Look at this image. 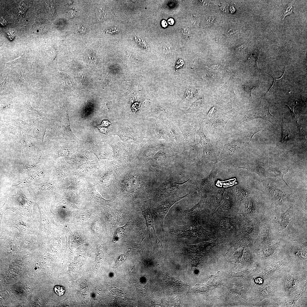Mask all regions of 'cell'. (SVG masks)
I'll use <instances>...</instances> for the list:
<instances>
[{"mask_svg":"<svg viewBox=\"0 0 307 307\" xmlns=\"http://www.w3.org/2000/svg\"><path fill=\"white\" fill-rule=\"evenodd\" d=\"M233 191L238 200L241 201L248 197L250 192L248 189L241 185H237L233 188Z\"/></svg>","mask_w":307,"mask_h":307,"instance_id":"18","label":"cell"},{"mask_svg":"<svg viewBox=\"0 0 307 307\" xmlns=\"http://www.w3.org/2000/svg\"><path fill=\"white\" fill-rule=\"evenodd\" d=\"M282 123L283 137L281 141L284 142L292 139V134L291 133L289 127H287L283 121Z\"/></svg>","mask_w":307,"mask_h":307,"instance_id":"23","label":"cell"},{"mask_svg":"<svg viewBox=\"0 0 307 307\" xmlns=\"http://www.w3.org/2000/svg\"><path fill=\"white\" fill-rule=\"evenodd\" d=\"M7 79L5 78L3 81L0 84V92H3L4 90H5L7 86Z\"/></svg>","mask_w":307,"mask_h":307,"instance_id":"33","label":"cell"},{"mask_svg":"<svg viewBox=\"0 0 307 307\" xmlns=\"http://www.w3.org/2000/svg\"><path fill=\"white\" fill-rule=\"evenodd\" d=\"M260 238V242L262 244L267 243L271 241L272 236L269 226L266 225L263 227Z\"/></svg>","mask_w":307,"mask_h":307,"instance_id":"20","label":"cell"},{"mask_svg":"<svg viewBox=\"0 0 307 307\" xmlns=\"http://www.w3.org/2000/svg\"><path fill=\"white\" fill-rule=\"evenodd\" d=\"M129 223H130L128 222L124 226L120 227L117 229L113 237L114 241L116 242L123 237L126 229L129 225Z\"/></svg>","mask_w":307,"mask_h":307,"instance_id":"24","label":"cell"},{"mask_svg":"<svg viewBox=\"0 0 307 307\" xmlns=\"http://www.w3.org/2000/svg\"><path fill=\"white\" fill-rule=\"evenodd\" d=\"M245 226L244 228L242 233L244 235L247 236L250 234L252 231L254 229L253 225L252 224L247 225Z\"/></svg>","mask_w":307,"mask_h":307,"instance_id":"29","label":"cell"},{"mask_svg":"<svg viewBox=\"0 0 307 307\" xmlns=\"http://www.w3.org/2000/svg\"><path fill=\"white\" fill-rule=\"evenodd\" d=\"M242 209L243 213L246 215L253 213L256 209L255 204L253 199L251 198L244 199L242 202Z\"/></svg>","mask_w":307,"mask_h":307,"instance_id":"17","label":"cell"},{"mask_svg":"<svg viewBox=\"0 0 307 307\" xmlns=\"http://www.w3.org/2000/svg\"><path fill=\"white\" fill-rule=\"evenodd\" d=\"M134 39L135 41L141 47L145 49L147 48V44L141 37L139 36H135Z\"/></svg>","mask_w":307,"mask_h":307,"instance_id":"28","label":"cell"},{"mask_svg":"<svg viewBox=\"0 0 307 307\" xmlns=\"http://www.w3.org/2000/svg\"><path fill=\"white\" fill-rule=\"evenodd\" d=\"M204 122L202 118L200 121L199 128L196 132L200 136L199 144H200L203 148V154L200 158L201 162L203 164L211 161L216 162L218 156L217 148L211 144L209 139L204 134Z\"/></svg>","mask_w":307,"mask_h":307,"instance_id":"4","label":"cell"},{"mask_svg":"<svg viewBox=\"0 0 307 307\" xmlns=\"http://www.w3.org/2000/svg\"><path fill=\"white\" fill-rule=\"evenodd\" d=\"M143 216L145 220L147 231L148 235L151 241L150 229L152 228L154 230L155 238L156 239L159 240L156 235L154 227V213L151 205L149 203L144 204L141 208Z\"/></svg>","mask_w":307,"mask_h":307,"instance_id":"11","label":"cell"},{"mask_svg":"<svg viewBox=\"0 0 307 307\" xmlns=\"http://www.w3.org/2000/svg\"><path fill=\"white\" fill-rule=\"evenodd\" d=\"M277 245L273 244L269 245L266 247L264 250V254L265 256H268L271 255L275 251Z\"/></svg>","mask_w":307,"mask_h":307,"instance_id":"25","label":"cell"},{"mask_svg":"<svg viewBox=\"0 0 307 307\" xmlns=\"http://www.w3.org/2000/svg\"><path fill=\"white\" fill-rule=\"evenodd\" d=\"M292 100L291 99V101H289L286 104L293 111L294 114V109L295 106L298 104L297 102L298 101L297 99L295 98H292Z\"/></svg>","mask_w":307,"mask_h":307,"instance_id":"30","label":"cell"},{"mask_svg":"<svg viewBox=\"0 0 307 307\" xmlns=\"http://www.w3.org/2000/svg\"><path fill=\"white\" fill-rule=\"evenodd\" d=\"M237 110H232L226 113H219L216 116H214L211 108L208 113L202 118L207 127L213 132L219 130L221 133L224 126L229 119L236 112Z\"/></svg>","mask_w":307,"mask_h":307,"instance_id":"6","label":"cell"},{"mask_svg":"<svg viewBox=\"0 0 307 307\" xmlns=\"http://www.w3.org/2000/svg\"><path fill=\"white\" fill-rule=\"evenodd\" d=\"M252 136L249 133L247 134L234 135L227 141L224 144L221 153L215 164L223 159H227L240 148L246 144H249Z\"/></svg>","mask_w":307,"mask_h":307,"instance_id":"2","label":"cell"},{"mask_svg":"<svg viewBox=\"0 0 307 307\" xmlns=\"http://www.w3.org/2000/svg\"><path fill=\"white\" fill-rule=\"evenodd\" d=\"M194 194L193 192H190L186 195L180 196L179 194L175 195L168 197L164 199L160 205L153 209L162 230L163 238L165 234L163 226L164 219L171 208L177 202L180 200L187 197H191Z\"/></svg>","mask_w":307,"mask_h":307,"instance_id":"7","label":"cell"},{"mask_svg":"<svg viewBox=\"0 0 307 307\" xmlns=\"http://www.w3.org/2000/svg\"><path fill=\"white\" fill-rule=\"evenodd\" d=\"M199 2L201 4L203 5H205V6H207L208 5V2L207 1H199Z\"/></svg>","mask_w":307,"mask_h":307,"instance_id":"41","label":"cell"},{"mask_svg":"<svg viewBox=\"0 0 307 307\" xmlns=\"http://www.w3.org/2000/svg\"><path fill=\"white\" fill-rule=\"evenodd\" d=\"M258 118L268 121L274 126L276 123V118L270 114L269 108L263 101H261L257 107L246 112L242 121H249Z\"/></svg>","mask_w":307,"mask_h":307,"instance_id":"8","label":"cell"},{"mask_svg":"<svg viewBox=\"0 0 307 307\" xmlns=\"http://www.w3.org/2000/svg\"><path fill=\"white\" fill-rule=\"evenodd\" d=\"M238 32L237 30H233L232 29H230L226 32V34L228 36H230Z\"/></svg>","mask_w":307,"mask_h":307,"instance_id":"34","label":"cell"},{"mask_svg":"<svg viewBox=\"0 0 307 307\" xmlns=\"http://www.w3.org/2000/svg\"><path fill=\"white\" fill-rule=\"evenodd\" d=\"M27 74L17 73L14 75L13 79L17 88L21 90L30 93L33 91Z\"/></svg>","mask_w":307,"mask_h":307,"instance_id":"14","label":"cell"},{"mask_svg":"<svg viewBox=\"0 0 307 307\" xmlns=\"http://www.w3.org/2000/svg\"><path fill=\"white\" fill-rule=\"evenodd\" d=\"M168 138L171 148L175 152H181L187 149L184 140L175 121L161 120Z\"/></svg>","mask_w":307,"mask_h":307,"instance_id":"3","label":"cell"},{"mask_svg":"<svg viewBox=\"0 0 307 307\" xmlns=\"http://www.w3.org/2000/svg\"><path fill=\"white\" fill-rule=\"evenodd\" d=\"M291 211V207H290L285 212L279 214L277 221L281 231L285 229L289 225L290 222Z\"/></svg>","mask_w":307,"mask_h":307,"instance_id":"16","label":"cell"},{"mask_svg":"<svg viewBox=\"0 0 307 307\" xmlns=\"http://www.w3.org/2000/svg\"><path fill=\"white\" fill-rule=\"evenodd\" d=\"M265 187L270 197L273 200L283 202L287 200L293 193H286L278 188L276 186L270 183H266Z\"/></svg>","mask_w":307,"mask_h":307,"instance_id":"13","label":"cell"},{"mask_svg":"<svg viewBox=\"0 0 307 307\" xmlns=\"http://www.w3.org/2000/svg\"><path fill=\"white\" fill-rule=\"evenodd\" d=\"M297 125H298V128L299 129V132H300V134L301 135V136H302L303 137H304V134L303 133V132L302 131V129H301V128L300 126L299 125V123H298V121H297Z\"/></svg>","mask_w":307,"mask_h":307,"instance_id":"38","label":"cell"},{"mask_svg":"<svg viewBox=\"0 0 307 307\" xmlns=\"http://www.w3.org/2000/svg\"><path fill=\"white\" fill-rule=\"evenodd\" d=\"M46 1V5H47V7L49 11L52 13V14H54V6L53 3L50 1Z\"/></svg>","mask_w":307,"mask_h":307,"instance_id":"32","label":"cell"},{"mask_svg":"<svg viewBox=\"0 0 307 307\" xmlns=\"http://www.w3.org/2000/svg\"><path fill=\"white\" fill-rule=\"evenodd\" d=\"M220 221L219 225L220 227L226 230L231 228V224L228 220L223 219L220 220Z\"/></svg>","mask_w":307,"mask_h":307,"instance_id":"27","label":"cell"},{"mask_svg":"<svg viewBox=\"0 0 307 307\" xmlns=\"http://www.w3.org/2000/svg\"><path fill=\"white\" fill-rule=\"evenodd\" d=\"M218 171V167L214 165L209 174L206 178L195 182L196 190L199 193H205L211 190L214 178Z\"/></svg>","mask_w":307,"mask_h":307,"instance_id":"10","label":"cell"},{"mask_svg":"<svg viewBox=\"0 0 307 307\" xmlns=\"http://www.w3.org/2000/svg\"><path fill=\"white\" fill-rule=\"evenodd\" d=\"M293 13V6L292 5L289 4L287 5V7L283 10L282 14L281 19L283 20L287 16Z\"/></svg>","mask_w":307,"mask_h":307,"instance_id":"26","label":"cell"},{"mask_svg":"<svg viewBox=\"0 0 307 307\" xmlns=\"http://www.w3.org/2000/svg\"><path fill=\"white\" fill-rule=\"evenodd\" d=\"M201 118L198 121L195 117L188 115L181 116L176 120V122L182 132L186 144L195 142V134L197 127L200 126Z\"/></svg>","mask_w":307,"mask_h":307,"instance_id":"5","label":"cell"},{"mask_svg":"<svg viewBox=\"0 0 307 307\" xmlns=\"http://www.w3.org/2000/svg\"><path fill=\"white\" fill-rule=\"evenodd\" d=\"M182 182H178L174 181H167L159 186L155 192V196L159 201L175 195L177 194L182 185L190 179Z\"/></svg>","mask_w":307,"mask_h":307,"instance_id":"9","label":"cell"},{"mask_svg":"<svg viewBox=\"0 0 307 307\" xmlns=\"http://www.w3.org/2000/svg\"><path fill=\"white\" fill-rule=\"evenodd\" d=\"M206 198V194H202L201 199L198 204L191 209L182 212L183 216L188 217L191 221L198 222L204 206Z\"/></svg>","mask_w":307,"mask_h":307,"instance_id":"12","label":"cell"},{"mask_svg":"<svg viewBox=\"0 0 307 307\" xmlns=\"http://www.w3.org/2000/svg\"><path fill=\"white\" fill-rule=\"evenodd\" d=\"M54 289L55 293L60 296L63 295L65 292L64 288L63 287L59 285L55 286Z\"/></svg>","mask_w":307,"mask_h":307,"instance_id":"31","label":"cell"},{"mask_svg":"<svg viewBox=\"0 0 307 307\" xmlns=\"http://www.w3.org/2000/svg\"><path fill=\"white\" fill-rule=\"evenodd\" d=\"M135 266V265L134 266H133V268H132V269L131 270V271H132V269H133V268H134V266Z\"/></svg>","mask_w":307,"mask_h":307,"instance_id":"42","label":"cell"},{"mask_svg":"<svg viewBox=\"0 0 307 307\" xmlns=\"http://www.w3.org/2000/svg\"><path fill=\"white\" fill-rule=\"evenodd\" d=\"M288 172V170L286 169H282L277 167H269L266 169L265 177L277 178L280 180H283L287 185L290 188L283 179L284 175L286 174Z\"/></svg>","mask_w":307,"mask_h":307,"instance_id":"15","label":"cell"},{"mask_svg":"<svg viewBox=\"0 0 307 307\" xmlns=\"http://www.w3.org/2000/svg\"><path fill=\"white\" fill-rule=\"evenodd\" d=\"M285 69H284V72L281 77L279 78H274H274V81L273 84L267 92V93L270 92H274L279 90H283V81L284 79L285 75Z\"/></svg>","mask_w":307,"mask_h":307,"instance_id":"21","label":"cell"},{"mask_svg":"<svg viewBox=\"0 0 307 307\" xmlns=\"http://www.w3.org/2000/svg\"><path fill=\"white\" fill-rule=\"evenodd\" d=\"M28 53L25 50L22 55L18 58L9 62L5 63L7 66L11 67H14L16 65H20V68H22V65H24V63L26 61L28 55Z\"/></svg>","mask_w":307,"mask_h":307,"instance_id":"22","label":"cell"},{"mask_svg":"<svg viewBox=\"0 0 307 307\" xmlns=\"http://www.w3.org/2000/svg\"><path fill=\"white\" fill-rule=\"evenodd\" d=\"M7 36L8 38L11 40H13L15 37L14 33L13 32L8 33Z\"/></svg>","mask_w":307,"mask_h":307,"instance_id":"35","label":"cell"},{"mask_svg":"<svg viewBox=\"0 0 307 307\" xmlns=\"http://www.w3.org/2000/svg\"><path fill=\"white\" fill-rule=\"evenodd\" d=\"M165 234L173 238L190 239L208 238L210 236L209 232L196 221H190L182 226L173 225L167 231H165Z\"/></svg>","mask_w":307,"mask_h":307,"instance_id":"1","label":"cell"},{"mask_svg":"<svg viewBox=\"0 0 307 307\" xmlns=\"http://www.w3.org/2000/svg\"><path fill=\"white\" fill-rule=\"evenodd\" d=\"M240 168L246 169L251 172H254L261 177H266V170L260 165L256 164H250Z\"/></svg>","mask_w":307,"mask_h":307,"instance_id":"19","label":"cell"},{"mask_svg":"<svg viewBox=\"0 0 307 307\" xmlns=\"http://www.w3.org/2000/svg\"><path fill=\"white\" fill-rule=\"evenodd\" d=\"M249 43L247 44H245L237 48V50H240L246 48L248 46Z\"/></svg>","mask_w":307,"mask_h":307,"instance_id":"36","label":"cell"},{"mask_svg":"<svg viewBox=\"0 0 307 307\" xmlns=\"http://www.w3.org/2000/svg\"><path fill=\"white\" fill-rule=\"evenodd\" d=\"M255 282L257 284H261L263 282V280L260 278H258L255 279Z\"/></svg>","mask_w":307,"mask_h":307,"instance_id":"37","label":"cell"},{"mask_svg":"<svg viewBox=\"0 0 307 307\" xmlns=\"http://www.w3.org/2000/svg\"><path fill=\"white\" fill-rule=\"evenodd\" d=\"M167 22L170 25H173L174 23V20L173 18H170L167 20Z\"/></svg>","mask_w":307,"mask_h":307,"instance_id":"40","label":"cell"},{"mask_svg":"<svg viewBox=\"0 0 307 307\" xmlns=\"http://www.w3.org/2000/svg\"><path fill=\"white\" fill-rule=\"evenodd\" d=\"M161 23L162 27L163 28H165L167 26V23L165 20H162Z\"/></svg>","mask_w":307,"mask_h":307,"instance_id":"39","label":"cell"}]
</instances>
